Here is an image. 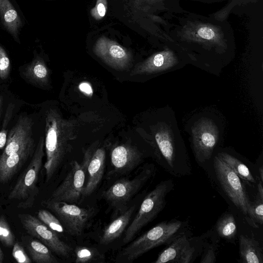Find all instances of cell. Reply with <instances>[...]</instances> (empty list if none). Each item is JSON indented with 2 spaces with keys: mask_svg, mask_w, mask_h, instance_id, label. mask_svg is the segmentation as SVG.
Segmentation results:
<instances>
[{
  "mask_svg": "<svg viewBox=\"0 0 263 263\" xmlns=\"http://www.w3.org/2000/svg\"><path fill=\"white\" fill-rule=\"evenodd\" d=\"M184 129L196 159L203 162L211 158L222 141L225 123L222 115L205 109L190 116Z\"/></svg>",
  "mask_w": 263,
  "mask_h": 263,
  "instance_id": "6da1fadb",
  "label": "cell"
},
{
  "mask_svg": "<svg viewBox=\"0 0 263 263\" xmlns=\"http://www.w3.org/2000/svg\"><path fill=\"white\" fill-rule=\"evenodd\" d=\"M149 135L153 144L171 168L186 160L185 145L171 107L166 106L157 112L149 126Z\"/></svg>",
  "mask_w": 263,
  "mask_h": 263,
  "instance_id": "7a4b0ae2",
  "label": "cell"
},
{
  "mask_svg": "<svg viewBox=\"0 0 263 263\" xmlns=\"http://www.w3.org/2000/svg\"><path fill=\"white\" fill-rule=\"evenodd\" d=\"M44 146L46 160L44 167L48 182L64 160L69 149V142L76 138L73 122L63 119L55 109H50L45 117Z\"/></svg>",
  "mask_w": 263,
  "mask_h": 263,
  "instance_id": "3957f363",
  "label": "cell"
},
{
  "mask_svg": "<svg viewBox=\"0 0 263 263\" xmlns=\"http://www.w3.org/2000/svg\"><path fill=\"white\" fill-rule=\"evenodd\" d=\"M179 220L162 221L132 241L118 254L116 261L132 262L146 252L170 243L182 227Z\"/></svg>",
  "mask_w": 263,
  "mask_h": 263,
  "instance_id": "277c9868",
  "label": "cell"
},
{
  "mask_svg": "<svg viewBox=\"0 0 263 263\" xmlns=\"http://www.w3.org/2000/svg\"><path fill=\"white\" fill-rule=\"evenodd\" d=\"M180 34L182 40L198 44L204 50L213 52L223 69L231 62L227 57L228 45L223 33L212 24L188 22L182 28Z\"/></svg>",
  "mask_w": 263,
  "mask_h": 263,
  "instance_id": "5b68a950",
  "label": "cell"
},
{
  "mask_svg": "<svg viewBox=\"0 0 263 263\" xmlns=\"http://www.w3.org/2000/svg\"><path fill=\"white\" fill-rule=\"evenodd\" d=\"M173 186L172 180L163 181L145 197L138 213L126 230L123 243L132 241L143 227L157 217L164 208L166 195Z\"/></svg>",
  "mask_w": 263,
  "mask_h": 263,
  "instance_id": "8992f818",
  "label": "cell"
},
{
  "mask_svg": "<svg viewBox=\"0 0 263 263\" xmlns=\"http://www.w3.org/2000/svg\"><path fill=\"white\" fill-rule=\"evenodd\" d=\"M42 203L55 213L66 232L73 236L82 233L94 214L93 208H81L64 201L49 199Z\"/></svg>",
  "mask_w": 263,
  "mask_h": 263,
  "instance_id": "52a82bcc",
  "label": "cell"
},
{
  "mask_svg": "<svg viewBox=\"0 0 263 263\" xmlns=\"http://www.w3.org/2000/svg\"><path fill=\"white\" fill-rule=\"evenodd\" d=\"M44 139L41 137L29 165L24 171L8 195L9 199L29 200L37 193L36 183L44 156Z\"/></svg>",
  "mask_w": 263,
  "mask_h": 263,
  "instance_id": "ba28073f",
  "label": "cell"
},
{
  "mask_svg": "<svg viewBox=\"0 0 263 263\" xmlns=\"http://www.w3.org/2000/svg\"><path fill=\"white\" fill-rule=\"evenodd\" d=\"M214 166L217 178L227 196L243 215L248 216L251 202L240 177L216 155Z\"/></svg>",
  "mask_w": 263,
  "mask_h": 263,
  "instance_id": "9c48e42d",
  "label": "cell"
},
{
  "mask_svg": "<svg viewBox=\"0 0 263 263\" xmlns=\"http://www.w3.org/2000/svg\"><path fill=\"white\" fill-rule=\"evenodd\" d=\"M190 63L187 59L180 58L172 49L165 48L157 52L144 61L137 64L131 75H157L172 72Z\"/></svg>",
  "mask_w": 263,
  "mask_h": 263,
  "instance_id": "30bf717a",
  "label": "cell"
},
{
  "mask_svg": "<svg viewBox=\"0 0 263 263\" xmlns=\"http://www.w3.org/2000/svg\"><path fill=\"white\" fill-rule=\"evenodd\" d=\"M86 172L87 164L84 159L81 164L74 161L69 172L50 199L70 203L77 202L82 196Z\"/></svg>",
  "mask_w": 263,
  "mask_h": 263,
  "instance_id": "8fae6325",
  "label": "cell"
},
{
  "mask_svg": "<svg viewBox=\"0 0 263 263\" xmlns=\"http://www.w3.org/2000/svg\"><path fill=\"white\" fill-rule=\"evenodd\" d=\"M21 222L27 232L48 247L57 255L68 257L71 252V247L59 237L53 231L39 218L30 214L19 215Z\"/></svg>",
  "mask_w": 263,
  "mask_h": 263,
  "instance_id": "7c38bea8",
  "label": "cell"
},
{
  "mask_svg": "<svg viewBox=\"0 0 263 263\" xmlns=\"http://www.w3.org/2000/svg\"><path fill=\"white\" fill-rule=\"evenodd\" d=\"M153 173L152 168H145L133 179L118 180L104 191L102 195L112 205L124 204L139 191Z\"/></svg>",
  "mask_w": 263,
  "mask_h": 263,
  "instance_id": "4fadbf2b",
  "label": "cell"
},
{
  "mask_svg": "<svg viewBox=\"0 0 263 263\" xmlns=\"http://www.w3.org/2000/svg\"><path fill=\"white\" fill-rule=\"evenodd\" d=\"M94 52L106 64L118 70L126 69L132 60L131 55L126 49L104 36L96 42Z\"/></svg>",
  "mask_w": 263,
  "mask_h": 263,
  "instance_id": "5bb4252c",
  "label": "cell"
},
{
  "mask_svg": "<svg viewBox=\"0 0 263 263\" xmlns=\"http://www.w3.org/2000/svg\"><path fill=\"white\" fill-rule=\"evenodd\" d=\"M33 126V121L30 117L27 116L19 117L8 135L5 148L0 156V159L29 145L34 144L32 133Z\"/></svg>",
  "mask_w": 263,
  "mask_h": 263,
  "instance_id": "9a60e30c",
  "label": "cell"
},
{
  "mask_svg": "<svg viewBox=\"0 0 263 263\" xmlns=\"http://www.w3.org/2000/svg\"><path fill=\"white\" fill-rule=\"evenodd\" d=\"M106 153L103 147L92 146L85 152L84 159L87 164L88 179L82 197L91 195L100 184L103 176Z\"/></svg>",
  "mask_w": 263,
  "mask_h": 263,
  "instance_id": "2e32d148",
  "label": "cell"
},
{
  "mask_svg": "<svg viewBox=\"0 0 263 263\" xmlns=\"http://www.w3.org/2000/svg\"><path fill=\"white\" fill-rule=\"evenodd\" d=\"M194 249L184 234L176 236L168 247L158 255L154 263H189L192 260Z\"/></svg>",
  "mask_w": 263,
  "mask_h": 263,
  "instance_id": "e0dca14e",
  "label": "cell"
},
{
  "mask_svg": "<svg viewBox=\"0 0 263 263\" xmlns=\"http://www.w3.org/2000/svg\"><path fill=\"white\" fill-rule=\"evenodd\" d=\"M111 163L114 172L125 174L135 168L142 160V154L136 148L126 144L115 147L111 152Z\"/></svg>",
  "mask_w": 263,
  "mask_h": 263,
  "instance_id": "ac0fdd59",
  "label": "cell"
},
{
  "mask_svg": "<svg viewBox=\"0 0 263 263\" xmlns=\"http://www.w3.org/2000/svg\"><path fill=\"white\" fill-rule=\"evenodd\" d=\"M34 144L0 159V183L9 181L34 153Z\"/></svg>",
  "mask_w": 263,
  "mask_h": 263,
  "instance_id": "d6986e66",
  "label": "cell"
},
{
  "mask_svg": "<svg viewBox=\"0 0 263 263\" xmlns=\"http://www.w3.org/2000/svg\"><path fill=\"white\" fill-rule=\"evenodd\" d=\"M135 210V206H132L107 225L102 232L100 243L102 245L109 244L122 235Z\"/></svg>",
  "mask_w": 263,
  "mask_h": 263,
  "instance_id": "ffe728a7",
  "label": "cell"
},
{
  "mask_svg": "<svg viewBox=\"0 0 263 263\" xmlns=\"http://www.w3.org/2000/svg\"><path fill=\"white\" fill-rule=\"evenodd\" d=\"M23 74L29 82L38 86H45L49 82L48 68L43 59L39 57L25 67Z\"/></svg>",
  "mask_w": 263,
  "mask_h": 263,
  "instance_id": "44dd1931",
  "label": "cell"
},
{
  "mask_svg": "<svg viewBox=\"0 0 263 263\" xmlns=\"http://www.w3.org/2000/svg\"><path fill=\"white\" fill-rule=\"evenodd\" d=\"M0 16L2 23L16 41L22 26L21 20L17 11L9 0H0Z\"/></svg>",
  "mask_w": 263,
  "mask_h": 263,
  "instance_id": "7402d4cb",
  "label": "cell"
},
{
  "mask_svg": "<svg viewBox=\"0 0 263 263\" xmlns=\"http://www.w3.org/2000/svg\"><path fill=\"white\" fill-rule=\"evenodd\" d=\"M240 258L246 263H262V249L255 239L243 235L239 237Z\"/></svg>",
  "mask_w": 263,
  "mask_h": 263,
  "instance_id": "603a6c76",
  "label": "cell"
},
{
  "mask_svg": "<svg viewBox=\"0 0 263 263\" xmlns=\"http://www.w3.org/2000/svg\"><path fill=\"white\" fill-rule=\"evenodd\" d=\"M229 166L239 177L247 181L254 182V178L249 168L238 158L224 151H218L216 155Z\"/></svg>",
  "mask_w": 263,
  "mask_h": 263,
  "instance_id": "cb8c5ba5",
  "label": "cell"
},
{
  "mask_svg": "<svg viewBox=\"0 0 263 263\" xmlns=\"http://www.w3.org/2000/svg\"><path fill=\"white\" fill-rule=\"evenodd\" d=\"M27 248L32 260L35 262H58L57 258L52 255L50 249L37 240H31Z\"/></svg>",
  "mask_w": 263,
  "mask_h": 263,
  "instance_id": "d4e9b609",
  "label": "cell"
},
{
  "mask_svg": "<svg viewBox=\"0 0 263 263\" xmlns=\"http://www.w3.org/2000/svg\"><path fill=\"white\" fill-rule=\"evenodd\" d=\"M216 229L218 235L226 239L235 238L237 233L235 219L231 214H224L217 222Z\"/></svg>",
  "mask_w": 263,
  "mask_h": 263,
  "instance_id": "484cf974",
  "label": "cell"
},
{
  "mask_svg": "<svg viewBox=\"0 0 263 263\" xmlns=\"http://www.w3.org/2000/svg\"><path fill=\"white\" fill-rule=\"evenodd\" d=\"M74 252L77 263L102 262L105 260L104 255L94 248L79 246Z\"/></svg>",
  "mask_w": 263,
  "mask_h": 263,
  "instance_id": "4316f807",
  "label": "cell"
},
{
  "mask_svg": "<svg viewBox=\"0 0 263 263\" xmlns=\"http://www.w3.org/2000/svg\"><path fill=\"white\" fill-rule=\"evenodd\" d=\"M38 218L57 233H63L64 228L60 220L47 210L42 209L37 213Z\"/></svg>",
  "mask_w": 263,
  "mask_h": 263,
  "instance_id": "83f0119b",
  "label": "cell"
},
{
  "mask_svg": "<svg viewBox=\"0 0 263 263\" xmlns=\"http://www.w3.org/2000/svg\"><path fill=\"white\" fill-rule=\"evenodd\" d=\"M0 241L7 247H12L15 243V236L4 216H0Z\"/></svg>",
  "mask_w": 263,
  "mask_h": 263,
  "instance_id": "f1b7e54d",
  "label": "cell"
},
{
  "mask_svg": "<svg viewBox=\"0 0 263 263\" xmlns=\"http://www.w3.org/2000/svg\"><path fill=\"white\" fill-rule=\"evenodd\" d=\"M248 216L254 223L262 224L263 222V200L258 198L254 203H251Z\"/></svg>",
  "mask_w": 263,
  "mask_h": 263,
  "instance_id": "f546056e",
  "label": "cell"
},
{
  "mask_svg": "<svg viewBox=\"0 0 263 263\" xmlns=\"http://www.w3.org/2000/svg\"><path fill=\"white\" fill-rule=\"evenodd\" d=\"M13 109L14 105L12 104H10L7 108L2 127L0 131V149L5 146L8 137L7 127L11 119Z\"/></svg>",
  "mask_w": 263,
  "mask_h": 263,
  "instance_id": "4dcf8cb0",
  "label": "cell"
},
{
  "mask_svg": "<svg viewBox=\"0 0 263 263\" xmlns=\"http://www.w3.org/2000/svg\"><path fill=\"white\" fill-rule=\"evenodd\" d=\"M10 62L5 49L0 46V78L6 79L10 73Z\"/></svg>",
  "mask_w": 263,
  "mask_h": 263,
  "instance_id": "1f68e13d",
  "label": "cell"
},
{
  "mask_svg": "<svg viewBox=\"0 0 263 263\" xmlns=\"http://www.w3.org/2000/svg\"><path fill=\"white\" fill-rule=\"evenodd\" d=\"M12 255L18 263H31L30 259L23 246L18 242H15L13 246Z\"/></svg>",
  "mask_w": 263,
  "mask_h": 263,
  "instance_id": "d6a6232c",
  "label": "cell"
},
{
  "mask_svg": "<svg viewBox=\"0 0 263 263\" xmlns=\"http://www.w3.org/2000/svg\"><path fill=\"white\" fill-rule=\"evenodd\" d=\"M107 8L106 0H97L95 6L90 10V14L95 19L100 20L105 15Z\"/></svg>",
  "mask_w": 263,
  "mask_h": 263,
  "instance_id": "836d02e7",
  "label": "cell"
},
{
  "mask_svg": "<svg viewBox=\"0 0 263 263\" xmlns=\"http://www.w3.org/2000/svg\"><path fill=\"white\" fill-rule=\"evenodd\" d=\"M215 261L216 257L214 251L213 249L210 248L207 251L204 257H203L202 260L200 261V262H214Z\"/></svg>",
  "mask_w": 263,
  "mask_h": 263,
  "instance_id": "e575fe53",
  "label": "cell"
},
{
  "mask_svg": "<svg viewBox=\"0 0 263 263\" xmlns=\"http://www.w3.org/2000/svg\"><path fill=\"white\" fill-rule=\"evenodd\" d=\"M80 89L88 95L92 93V89L90 85L87 83H81L79 86Z\"/></svg>",
  "mask_w": 263,
  "mask_h": 263,
  "instance_id": "d590c367",
  "label": "cell"
},
{
  "mask_svg": "<svg viewBox=\"0 0 263 263\" xmlns=\"http://www.w3.org/2000/svg\"><path fill=\"white\" fill-rule=\"evenodd\" d=\"M257 189H258V198L263 200L262 182H261V181L258 184Z\"/></svg>",
  "mask_w": 263,
  "mask_h": 263,
  "instance_id": "8d00e7d4",
  "label": "cell"
},
{
  "mask_svg": "<svg viewBox=\"0 0 263 263\" xmlns=\"http://www.w3.org/2000/svg\"><path fill=\"white\" fill-rule=\"evenodd\" d=\"M4 258V253L3 251L0 247V263H2L3 262V260Z\"/></svg>",
  "mask_w": 263,
  "mask_h": 263,
  "instance_id": "74e56055",
  "label": "cell"
},
{
  "mask_svg": "<svg viewBox=\"0 0 263 263\" xmlns=\"http://www.w3.org/2000/svg\"><path fill=\"white\" fill-rule=\"evenodd\" d=\"M259 175H260V181L261 182L263 181V168H262V166H261L259 168Z\"/></svg>",
  "mask_w": 263,
  "mask_h": 263,
  "instance_id": "f35d334b",
  "label": "cell"
},
{
  "mask_svg": "<svg viewBox=\"0 0 263 263\" xmlns=\"http://www.w3.org/2000/svg\"><path fill=\"white\" fill-rule=\"evenodd\" d=\"M2 105H3V97L0 96V117L2 113Z\"/></svg>",
  "mask_w": 263,
  "mask_h": 263,
  "instance_id": "ab89813d",
  "label": "cell"
}]
</instances>
